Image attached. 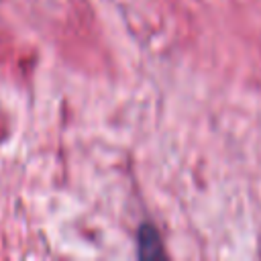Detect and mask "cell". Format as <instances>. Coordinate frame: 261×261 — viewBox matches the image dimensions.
<instances>
[{
    "label": "cell",
    "instance_id": "obj_1",
    "mask_svg": "<svg viewBox=\"0 0 261 261\" xmlns=\"http://www.w3.org/2000/svg\"><path fill=\"white\" fill-rule=\"evenodd\" d=\"M137 247H139V257L141 259H161V257H165L161 234L151 222H143L139 226Z\"/></svg>",
    "mask_w": 261,
    "mask_h": 261
}]
</instances>
